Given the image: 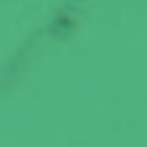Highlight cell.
I'll return each mask as SVG.
<instances>
[{"mask_svg": "<svg viewBox=\"0 0 147 147\" xmlns=\"http://www.w3.org/2000/svg\"><path fill=\"white\" fill-rule=\"evenodd\" d=\"M79 22H83V4H79V0H65V4L43 22V29H36V32L14 50V57L7 61V68H4L0 86H11L14 79H22V72L32 65V57L43 50V43H61V40H68V32L79 25Z\"/></svg>", "mask_w": 147, "mask_h": 147, "instance_id": "cell-1", "label": "cell"}]
</instances>
